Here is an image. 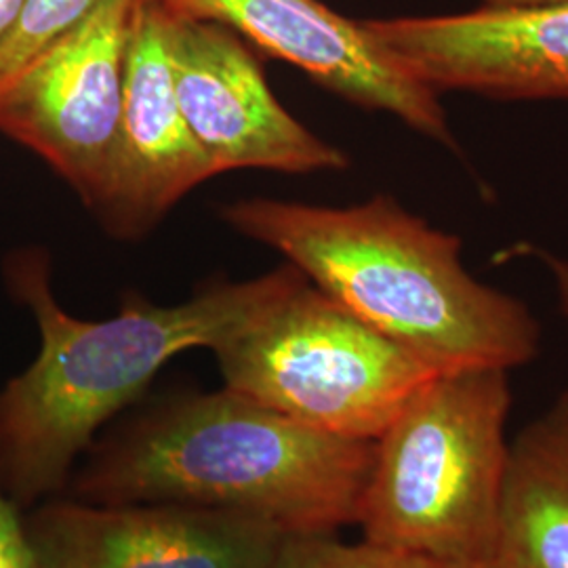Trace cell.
Masks as SVG:
<instances>
[{
    "instance_id": "cell-3",
    "label": "cell",
    "mask_w": 568,
    "mask_h": 568,
    "mask_svg": "<svg viewBox=\"0 0 568 568\" xmlns=\"http://www.w3.org/2000/svg\"><path fill=\"white\" fill-rule=\"evenodd\" d=\"M224 215L436 373L511 371L539 356L541 325L530 307L474 278L462 239L392 196L347 209L253 199Z\"/></svg>"
},
{
    "instance_id": "cell-1",
    "label": "cell",
    "mask_w": 568,
    "mask_h": 568,
    "mask_svg": "<svg viewBox=\"0 0 568 568\" xmlns=\"http://www.w3.org/2000/svg\"><path fill=\"white\" fill-rule=\"evenodd\" d=\"M373 440L297 424L232 389L182 394L100 434L65 490L102 504H180L253 516L288 535L358 520Z\"/></svg>"
},
{
    "instance_id": "cell-8",
    "label": "cell",
    "mask_w": 568,
    "mask_h": 568,
    "mask_svg": "<svg viewBox=\"0 0 568 568\" xmlns=\"http://www.w3.org/2000/svg\"><path fill=\"white\" fill-rule=\"evenodd\" d=\"M26 527L39 568H272L288 537L236 511L61 495L26 509Z\"/></svg>"
},
{
    "instance_id": "cell-9",
    "label": "cell",
    "mask_w": 568,
    "mask_h": 568,
    "mask_svg": "<svg viewBox=\"0 0 568 568\" xmlns=\"http://www.w3.org/2000/svg\"><path fill=\"white\" fill-rule=\"evenodd\" d=\"M159 2L185 18L222 23L347 102L392 114L427 140L459 150L440 93L406 72L363 21L347 20L318 0Z\"/></svg>"
},
{
    "instance_id": "cell-11",
    "label": "cell",
    "mask_w": 568,
    "mask_h": 568,
    "mask_svg": "<svg viewBox=\"0 0 568 568\" xmlns=\"http://www.w3.org/2000/svg\"><path fill=\"white\" fill-rule=\"evenodd\" d=\"M211 178L215 171L175 95L169 9L159 0H133L116 150L98 211L116 232H142Z\"/></svg>"
},
{
    "instance_id": "cell-14",
    "label": "cell",
    "mask_w": 568,
    "mask_h": 568,
    "mask_svg": "<svg viewBox=\"0 0 568 568\" xmlns=\"http://www.w3.org/2000/svg\"><path fill=\"white\" fill-rule=\"evenodd\" d=\"M102 0H28L11 34L0 44V84L42 47L84 20Z\"/></svg>"
},
{
    "instance_id": "cell-15",
    "label": "cell",
    "mask_w": 568,
    "mask_h": 568,
    "mask_svg": "<svg viewBox=\"0 0 568 568\" xmlns=\"http://www.w3.org/2000/svg\"><path fill=\"white\" fill-rule=\"evenodd\" d=\"M0 568H39L26 527V511L0 483Z\"/></svg>"
},
{
    "instance_id": "cell-5",
    "label": "cell",
    "mask_w": 568,
    "mask_h": 568,
    "mask_svg": "<svg viewBox=\"0 0 568 568\" xmlns=\"http://www.w3.org/2000/svg\"><path fill=\"white\" fill-rule=\"evenodd\" d=\"M213 354L227 389L297 424L352 440H375L438 375L302 270Z\"/></svg>"
},
{
    "instance_id": "cell-12",
    "label": "cell",
    "mask_w": 568,
    "mask_h": 568,
    "mask_svg": "<svg viewBox=\"0 0 568 568\" xmlns=\"http://www.w3.org/2000/svg\"><path fill=\"white\" fill-rule=\"evenodd\" d=\"M487 568H568V387L509 440Z\"/></svg>"
},
{
    "instance_id": "cell-2",
    "label": "cell",
    "mask_w": 568,
    "mask_h": 568,
    "mask_svg": "<svg viewBox=\"0 0 568 568\" xmlns=\"http://www.w3.org/2000/svg\"><path fill=\"white\" fill-rule=\"evenodd\" d=\"M297 274L295 265H284L169 307L131 300L114 318L89 323L55 302L41 255H21L9 265V281L37 321L41 347L32 365L0 389V483L7 495L23 511L61 495L103 427L142 396L173 356L224 344Z\"/></svg>"
},
{
    "instance_id": "cell-18",
    "label": "cell",
    "mask_w": 568,
    "mask_h": 568,
    "mask_svg": "<svg viewBox=\"0 0 568 568\" xmlns=\"http://www.w3.org/2000/svg\"><path fill=\"white\" fill-rule=\"evenodd\" d=\"M28 0H0V44L11 34Z\"/></svg>"
},
{
    "instance_id": "cell-7",
    "label": "cell",
    "mask_w": 568,
    "mask_h": 568,
    "mask_svg": "<svg viewBox=\"0 0 568 568\" xmlns=\"http://www.w3.org/2000/svg\"><path fill=\"white\" fill-rule=\"evenodd\" d=\"M169 51L183 119L215 175L234 169L337 171L349 163L284 110L234 30L169 9Z\"/></svg>"
},
{
    "instance_id": "cell-10",
    "label": "cell",
    "mask_w": 568,
    "mask_h": 568,
    "mask_svg": "<svg viewBox=\"0 0 568 568\" xmlns=\"http://www.w3.org/2000/svg\"><path fill=\"white\" fill-rule=\"evenodd\" d=\"M366 32L434 91L497 102L568 100V7L368 20Z\"/></svg>"
},
{
    "instance_id": "cell-16",
    "label": "cell",
    "mask_w": 568,
    "mask_h": 568,
    "mask_svg": "<svg viewBox=\"0 0 568 568\" xmlns=\"http://www.w3.org/2000/svg\"><path fill=\"white\" fill-rule=\"evenodd\" d=\"M530 253L537 255V260L548 267L551 283L556 288L560 312H562V316L568 323V260H562V257H558L549 251H544V248H532Z\"/></svg>"
},
{
    "instance_id": "cell-6",
    "label": "cell",
    "mask_w": 568,
    "mask_h": 568,
    "mask_svg": "<svg viewBox=\"0 0 568 568\" xmlns=\"http://www.w3.org/2000/svg\"><path fill=\"white\" fill-rule=\"evenodd\" d=\"M133 0H102L0 84V131L30 148L98 209L121 121Z\"/></svg>"
},
{
    "instance_id": "cell-4",
    "label": "cell",
    "mask_w": 568,
    "mask_h": 568,
    "mask_svg": "<svg viewBox=\"0 0 568 568\" xmlns=\"http://www.w3.org/2000/svg\"><path fill=\"white\" fill-rule=\"evenodd\" d=\"M509 371L434 375L373 440L356 527L382 548L487 568L508 459Z\"/></svg>"
},
{
    "instance_id": "cell-17",
    "label": "cell",
    "mask_w": 568,
    "mask_h": 568,
    "mask_svg": "<svg viewBox=\"0 0 568 568\" xmlns=\"http://www.w3.org/2000/svg\"><path fill=\"white\" fill-rule=\"evenodd\" d=\"M480 9L488 11H546L565 9L568 0H478Z\"/></svg>"
},
{
    "instance_id": "cell-13",
    "label": "cell",
    "mask_w": 568,
    "mask_h": 568,
    "mask_svg": "<svg viewBox=\"0 0 568 568\" xmlns=\"http://www.w3.org/2000/svg\"><path fill=\"white\" fill-rule=\"evenodd\" d=\"M272 568H480L448 565L368 541L345 544L337 535H288Z\"/></svg>"
}]
</instances>
